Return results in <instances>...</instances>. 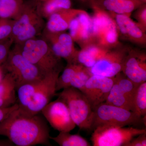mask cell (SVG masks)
I'll return each mask as SVG.
<instances>
[{"mask_svg": "<svg viewBox=\"0 0 146 146\" xmlns=\"http://www.w3.org/2000/svg\"><path fill=\"white\" fill-rule=\"evenodd\" d=\"M0 136L6 137L14 145H50L45 120L39 114L31 115L19 107L0 122Z\"/></svg>", "mask_w": 146, "mask_h": 146, "instance_id": "cell-1", "label": "cell"}, {"mask_svg": "<svg viewBox=\"0 0 146 146\" xmlns=\"http://www.w3.org/2000/svg\"><path fill=\"white\" fill-rule=\"evenodd\" d=\"M11 39L14 44L21 45L36 37L44 29L45 22L38 13L35 0L25 1L18 16L13 20Z\"/></svg>", "mask_w": 146, "mask_h": 146, "instance_id": "cell-2", "label": "cell"}, {"mask_svg": "<svg viewBox=\"0 0 146 146\" xmlns=\"http://www.w3.org/2000/svg\"><path fill=\"white\" fill-rule=\"evenodd\" d=\"M21 54L44 74L62 70L61 58L55 55L46 41L41 37L29 39L21 45H16Z\"/></svg>", "mask_w": 146, "mask_h": 146, "instance_id": "cell-3", "label": "cell"}, {"mask_svg": "<svg viewBox=\"0 0 146 146\" xmlns=\"http://www.w3.org/2000/svg\"><path fill=\"white\" fill-rule=\"evenodd\" d=\"M1 66L5 74L12 76L16 90L25 84L41 80L46 74L24 57L15 45Z\"/></svg>", "mask_w": 146, "mask_h": 146, "instance_id": "cell-4", "label": "cell"}, {"mask_svg": "<svg viewBox=\"0 0 146 146\" xmlns=\"http://www.w3.org/2000/svg\"><path fill=\"white\" fill-rule=\"evenodd\" d=\"M56 96L63 100L68 106L71 117L80 129H92L94 110L86 96L74 87L63 89Z\"/></svg>", "mask_w": 146, "mask_h": 146, "instance_id": "cell-5", "label": "cell"}, {"mask_svg": "<svg viewBox=\"0 0 146 146\" xmlns=\"http://www.w3.org/2000/svg\"><path fill=\"white\" fill-rule=\"evenodd\" d=\"M144 133L145 129L104 125L94 129L91 140L94 146H125L134 137Z\"/></svg>", "mask_w": 146, "mask_h": 146, "instance_id": "cell-6", "label": "cell"}, {"mask_svg": "<svg viewBox=\"0 0 146 146\" xmlns=\"http://www.w3.org/2000/svg\"><path fill=\"white\" fill-rule=\"evenodd\" d=\"M92 129L98 126L111 125L125 126L142 122L143 119L133 112L104 102L94 109Z\"/></svg>", "mask_w": 146, "mask_h": 146, "instance_id": "cell-7", "label": "cell"}, {"mask_svg": "<svg viewBox=\"0 0 146 146\" xmlns=\"http://www.w3.org/2000/svg\"><path fill=\"white\" fill-rule=\"evenodd\" d=\"M129 47L122 44L109 50L92 68H89L91 75L113 78L121 72L125 58Z\"/></svg>", "mask_w": 146, "mask_h": 146, "instance_id": "cell-8", "label": "cell"}, {"mask_svg": "<svg viewBox=\"0 0 146 146\" xmlns=\"http://www.w3.org/2000/svg\"><path fill=\"white\" fill-rule=\"evenodd\" d=\"M114 79V83L105 102L132 111L133 98L138 86L122 72Z\"/></svg>", "mask_w": 146, "mask_h": 146, "instance_id": "cell-9", "label": "cell"}, {"mask_svg": "<svg viewBox=\"0 0 146 146\" xmlns=\"http://www.w3.org/2000/svg\"><path fill=\"white\" fill-rule=\"evenodd\" d=\"M41 112L51 126L59 132H70L76 127L68 106L59 98L50 102Z\"/></svg>", "mask_w": 146, "mask_h": 146, "instance_id": "cell-10", "label": "cell"}, {"mask_svg": "<svg viewBox=\"0 0 146 146\" xmlns=\"http://www.w3.org/2000/svg\"><path fill=\"white\" fill-rule=\"evenodd\" d=\"M62 70L54 71L45 76L27 107L24 110L32 115L41 112L53 97L55 96L57 79Z\"/></svg>", "mask_w": 146, "mask_h": 146, "instance_id": "cell-11", "label": "cell"}, {"mask_svg": "<svg viewBox=\"0 0 146 146\" xmlns=\"http://www.w3.org/2000/svg\"><path fill=\"white\" fill-rule=\"evenodd\" d=\"M42 37L48 44L57 57L65 59L68 63H78L79 50L76 49L74 41L69 33L65 31L51 33L43 30Z\"/></svg>", "mask_w": 146, "mask_h": 146, "instance_id": "cell-12", "label": "cell"}, {"mask_svg": "<svg viewBox=\"0 0 146 146\" xmlns=\"http://www.w3.org/2000/svg\"><path fill=\"white\" fill-rule=\"evenodd\" d=\"M121 72L136 86L146 82L145 52L130 46L125 58Z\"/></svg>", "mask_w": 146, "mask_h": 146, "instance_id": "cell-13", "label": "cell"}, {"mask_svg": "<svg viewBox=\"0 0 146 146\" xmlns=\"http://www.w3.org/2000/svg\"><path fill=\"white\" fill-rule=\"evenodd\" d=\"M109 14L115 21L119 39L130 42L141 48H145L146 33L136 22L126 15Z\"/></svg>", "mask_w": 146, "mask_h": 146, "instance_id": "cell-14", "label": "cell"}, {"mask_svg": "<svg viewBox=\"0 0 146 146\" xmlns=\"http://www.w3.org/2000/svg\"><path fill=\"white\" fill-rule=\"evenodd\" d=\"M114 81V77L92 75L86 82L82 93L94 110L98 106L106 102Z\"/></svg>", "mask_w": 146, "mask_h": 146, "instance_id": "cell-15", "label": "cell"}, {"mask_svg": "<svg viewBox=\"0 0 146 146\" xmlns=\"http://www.w3.org/2000/svg\"><path fill=\"white\" fill-rule=\"evenodd\" d=\"M69 34L80 48L94 44L91 16L85 11L74 18L69 26Z\"/></svg>", "mask_w": 146, "mask_h": 146, "instance_id": "cell-16", "label": "cell"}, {"mask_svg": "<svg viewBox=\"0 0 146 146\" xmlns=\"http://www.w3.org/2000/svg\"><path fill=\"white\" fill-rule=\"evenodd\" d=\"M89 3L92 8L130 17L132 12L145 3L141 0H90Z\"/></svg>", "mask_w": 146, "mask_h": 146, "instance_id": "cell-17", "label": "cell"}, {"mask_svg": "<svg viewBox=\"0 0 146 146\" xmlns=\"http://www.w3.org/2000/svg\"><path fill=\"white\" fill-rule=\"evenodd\" d=\"M83 11L72 8L58 11L47 19L43 30L51 33L65 31L69 29L72 20Z\"/></svg>", "mask_w": 146, "mask_h": 146, "instance_id": "cell-18", "label": "cell"}, {"mask_svg": "<svg viewBox=\"0 0 146 146\" xmlns=\"http://www.w3.org/2000/svg\"><path fill=\"white\" fill-rule=\"evenodd\" d=\"M109 50L95 44L88 45L79 50L77 63L86 68H92Z\"/></svg>", "mask_w": 146, "mask_h": 146, "instance_id": "cell-19", "label": "cell"}, {"mask_svg": "<svg viewBox=\"0 0 146 146\" xmlns=\"http://www.w3.org/2000/svg\"><path fill=\"white\" fill-rule=\"evenodd\" d=\"M15 82L12 76L5 73L0 82V108L13 106L17 102Z\"/></svg>", "mask_w": 146, "mask_h": 146, "instance_id": "cell-20", "label": "cell"}, {"mask_svg": "<svg viewBox=\"0 0 146 146\" xmlns=\"http://www.w3.org/2000/svg\"><path fill=\"white\" fill-rule=\"evenodd\" d=\"M36 8L40 16L48 19L53 13L63 9L72 8L71 0H41L36 2Z\"/></svg>", "mask_w": 146, "mask_h": 146, "instance_id": "cell-21", "label": "cell"}, {"mask_svg": "<svg viewBox=\"0 0 146 146\" xmlns=\"http://www.w3.org/2000/svg\"><path fill=\"white\" fill-rule=\"evenodd\" d=\"M43 79L39 81L25 84L16 89L17 102L20 108L23 109L27 108L36 90L40 86Z\"/></svg>", "mask_w": 146, "mask_h": 146, "instance_id": "cell-22", "label": "cell"}, {"mask_svg": "<svg viewBox=\"0 0 146 146\" xmlns=\"http://www.w3.org/2000/svg\"><path fill=\"white\" fill-rule=\"evenodd\" d=\"M25 0H0V18L14 20L24 5Z\"/></svg>", "mask_w": 146, "mask_h": 146, "instance_id": "cell-23", "label": "cell"}, {"mask_svg": "<svg viewBox=\"0 0 146 146\" xmlns=\"http://www.w3.org/2000/svg\"><path fill=\"white\" fill-rule=\"evenodd\" d=\"M84 66L78 63H68L56 82V91L70 87L71 82L77 73Z\"/></svg>", "mask_w": 146, "mask_h": 146, "instance_id": "cell-24", "label": "cell"}, {"mask_svg": "<svg viewBox=\"0 0 146 146\" xmlns=\"http://www.w3.org/2000/svg\"><path fill=\"white\" fill-rule=\"evenodd\" d=\"M50 138L60 146H91L83 137L77 134H71L69 131L59 132L57 136H50Z\"/></svg>", "mask_w": 146, "mask_h": 146, "instance_id": "cell-25", "label": "cell"}, {"mask_svg": "<svg viewBox=\"0 0 146 146\" xmlns=\"http://www.w3.org/2000/svg\"><path fill=\"white\" fill-rule=\"evenodd\" d=\"M132 112L142 119L146 117V82L139 84L136 88L133 98Z\"/></svg>", "mask_w": 146, "mask_h": 146, "instance_id": "cell-26", "label": "cell"}, {"mask_svg": "<svg viewBox=\"0 0 146 146\" xmlns=\"http://www.w3.org/2000/svg\"><path fill=\"white\" fill-rule=\"evenodd\" d=\"M91 76L89 68L84 66L72 80L70 87H74L83 92L86 82Z\"/></svg>", "mask_w": 146, "mask_h": 146, "instance_id": "cell-27", "label": "cell"}, {"mask_svg": "<svg viewBox=\"0 0 146 146\" xmlns=\"http://www.w3.org/2000/svg\"><path fill=\"white\" fill-rule=\"evenodd\" d=\"M13 20L0 18V43L11 39Z\"/></svg>", "mask_w": 146, "mask_h": 146, "instance_id": "cell-28", "label": "cell"}, {"mask_svg": "<svg viewBox=\"0 0 146 146\" xmlns=\"http://www.w3.org/2000/svg\"><path fill=\"white\" fill-rule=\"evenodd\" d=\"M133 17L137 24L145 32H146V4L144 3L134 11Z\"/></svg>", "mask_w": 146, "mask_h": 146, "instance_id": "cell-29", "label": "cell"}, {"mask_svg": "<svg viewBox=\"0 0 146 146\" xmlns=\"http://www.w3.org/2000/svg\"><path fill=\"white\" fill-rule=\"evenodd\" d=\"M13 44V40L11 39L0 43V65L6 60Z\"/></svg>", "mask_w": 146, "mask_h": 146, "instance_id": "cell-30", "label": "cell"}, {"mask_svg": "<svg viewBox=\"0 0 146 146\" xmlns=\"http://www.w3.org/2000/svg\"><path fill=\"white\" fill-rule=\"evenodd\" d=\"M146 133L138 135V138L132 139L125 146H146Z\"/></svg>", "mask_w": 146, "mask_h": 146, "instance_id": "cell-31", "label": "cell"}, {"mask_svg": "<svg viewBox=\"0 0 146 146\" xmlns=\"http://www.w3.org/2000/svg\"><path fill=\"white\" fill-rule=\"evenodd\" d=\"M19 107V105L16 102L13 106L6 108H0V122L5 119L14 110Z\"/></svg>", "mask_w": 146, "mask_h": 146, "instance_id": "cell-32", "label": "cell"}, {"mask_svg": "<svg viewBox=\"0 0 146 146\" xmlns=\"http://www.w3.org/2000/svg\"><path fill=\"white\" fill-rule=\"evenodd\" d=\"M14 144L7 139H0V146H13Z\"/></svg>", "mask_w": 146, "mask_h": 146, "instance_id": "cell-33", "label": "cell"}, {"mask_svg": "<svg viewBox=\"0 0 146 146\" xmlns=\"http://www.w3.org/2000/svg\"><path fill=\"white\" fill-rule=\"evenodd\" d=\"M5 73L3 70L2 68L1 65H0V82L2 80L4 76Z\"/></svg>", "mask_w": 146, "mask_h": 146, "instance_id": "cell-34", "label": "cell"}, {"mask_svg": "<svg viewBox=\"0 0 146 146\" xmlns=\"http://www.w3.org/2000/svg\"><path fill=\"white\" fill-rule=\"evenodd\" d=\"M78 1H79L81 2L82 3L88 2L89 3L90 0H78Z\"/></svg>", "mask_w": 146, "mask_h": 146, "instance_id": "cell-35", "label": "cell"}, {"mask_svg": "<svg viewBox=\"0 0 146 146\" xmlns=\"http://www.w3.org/2000/svg\"><path fill=\"white\" fill-rule=\"evenodd\" d=\"M141 1H142L143 2L145 3H146V0H141Z\"/></svg>", "mask_w": 146, "mask_h": 146, "instance_id": "cell-36", "label": "cell"}, {"mask_svg": "<svg viewBox=\"0 0 146 146\" xmlns=\"http://www.w3.org/2000/svg\"><path fill=\"white\" fill-rule=\"evenodd\" d=\"M35 2H38L39 1H41V0H35Z\"/></svg>", "mask_w": 146, "mask_h": 146, "instance_id": "cell-37", "label": "cell"}]
</instances>
